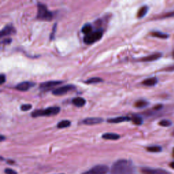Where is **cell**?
<instances>
[{
  "mask_svg": "<svg viewBox=\"0 0 174 174\" xmlns=\"http://www.w3.org/2000/svg\"><path fill=\"white\" fill-rule=\"evenodd\" d=\"M111 174H135V167L130 160L120 159L112 165Z\"/></svg>",
  "mask_w": 174,
  "mask_h": 174,
  "instance_id": "cell-1",
  "label": "cell"
},
{
  "mask_svg": "<svg viewBox=\"0 0 174 174\" xmlns=\"http://www.w3.org/2000/svg\"><path fill=\"white\" fill-rule=\"evenodd\" d=\"M36 18L40 21H51L53 18V14L48 10L46 5L42 3H37V12Z\"/></svg>",
  "mask_w": 174,
  "mask_h": 174,
  "instance_id": "cell-2",
  "label": "cell"
},
{
  "mask_svg": "<svg viewBox=\"0 0 174 174\" xmlns=\"http://www.w3.org/2000/svg\"><path fill=\"white\" fill-rule=\"evenodd\" d=\"M60 112V107L58 106H52L47 107L45 110H36L32 113V117H51V116L57 115Z\"/></svg>",
  "mask_w": 174,
  "mask_h": 174,
  "instance_id": "cell-3",
  "label": "cell"
},
{
  "mask_svg": "<svg viewBox=\"0 0 174 174\" xmlns=\"http://www.w3.org/2000/svg\"><path fill=\"white\" fill-rule=\"evenodd\" d=\"M103 31L102 29H99L92 32L91 33L87 35L84 37V42L86 44H92L99 40L103 36Z\"/></svg>",
  "mask_w": 174,
  "mask_h": 174,
  "instance_id": "cell-4",
  "label": "cell"
},
{
  "mask_svg": "<svg viewBox=\"0 0 174 174\" xmlns=\"http://www.w3.org/2000/svg\"><path fill=\"white\" fill-rule=\"evenodd\" d=\"M108 172L109 168L107 165H97L82 174H107Z\"/></svg>",
  "mask_w": 174,
  "mask_h": 174,
  "instance_id": "cell-5",
  "label": "cell"
},
{
  "mask_svg": "<svg viewBox=\"0 0 174 174\" xmlns=\"http://www.w3.org/2000/svg\"><path fill=\"white\" fill-rule=\"evenodd\" d=\"M76 88V87L74 85L72 84H67L65 85V86H63L59 88H57L56 89L53 90L52 94L54 95H63L67 93L69 91H71L74 90Z\"/></svg>",
  "mask_w": 174,
  "mask_h": 174,
  "instance_id": "cell-6",
  "label": "cell"
},
{
  "mask_svg": "<svg viewBox=\"0 0 174 174\" xmlns=\"http://www.w3.org/2000/svg\"><path fill=\"white\" fill-rule=\"evenodd\" d=\"M143 174H171L168 171L163 169H154L150 167H143L141 169Z\"/></svg>",
  "mask_w": 174,
  "mask_h": 174,
  "instance_id": "cell-7",
  "label": "cell"
},
{
  "mask_svg": "<svg viewBox=\"0 0 174 174\" xmlns=\"http://www.w3.org/2000/svg\"><path fill=\"white\" fill-rule=\"evenodd\" d=\"M63 83V81H59V80H52V81H47L42 83L40 85V88L42 91H46L51 88L57 87L58 85Z\"/></svg>",
  "mask_w": 174,
  "mask_h": 174,
  "instance_id": "cell-8",
  "label": "cell"
},
{
  "mask_svg": "<svg viewBox=\"0 0 174 174\" xmlns=\"http://www.w3.org/2000/svg\"><path fill=\"white\" fill-rule=\"evenodd\" d=\"M35 83L33 82H29V81H25V82H22L18 84L17 86L15 87V88L20 91H27L29 90L32 87H33Z\"/></svg>",
  "mask_w": 174,
  "mask_h": 174,
  "instance_id": "cell-9",
  "label": "cell"
},
{
  "mask_svg": "<svg viewBox=\"0 0 174 174\" xmlns=\"http://www.w3.org/2000/svg\"><path fill=\"white\" fill-rule=\"evenodd\" d=\"M16 33V30H15L14 26L12 25H7L4 27L1 32H0V36L3 37L4 36H10V35H12Z\"/></svg>",
  "mask_w": 174,
  "mask_h": 174,
  "instance_id": "cell-10",
  "label": "cell"
},
{
  "mask_svg": "<svg viewBox=\"0 0 174 174\" xmlns=\"http://www.w3.org/2000/svg\"><path fill=\"white\" fill-rule=\"evenodd\" d=\"M103 121V119L102 118H87L82 121V123L87 125H94L97 124L102 123Z\"/></svg>",
  "mask_w": 174,
  "mask_h": 174,
  "instance_id": "cell-11",
  "label": "cell"
},
{
  "mask_svg": "<svg viewBox=\"0 0 174 174\" xmlns=\"http://www.w3.org/2000/svg\"><path fill=\"white\" fill-rule=\"evenodd\" d=\"M161 57H162L161 53L157 52V53L152 54V55H150L149 56L143 57L140 61L142 62H152V61L158 60V59H160Z\"/></svg>",
  "mask_w": 174,
  "mask_h": 174,
  "instance_id": "cell-12",
  "label": "cell"
},
{
  "mask_svg": "<svg viewBox=\"0 0 174 174\" xmlns=\"http://www.w3.org/2000/svg\"><path fill=\"white\" fill-rule=\"evenodd\" d=\"M131 121V118L129 117H118L114 118H110L107 120V122L110 123H120L125 121Z\"/></svg>",
  "mask_w": 174,
  "mask_h": 174,
  "instance_id": "cell-13",
  "label": "cell"
},
{
  "mask_svg": "<svg viewBox=\"0 0 174 174\" xmlns=\"http://www.w3.org/2000/svg\"><path fill=\"white\" fill-rule=\"evenodd\" d=\"M158 83V79L156 77H152V78H149L144 80L142 82V84L146 87H153Z\"/></svg>",
  "mask_w": 174,
  "mask_h": 174,
  "instance_id": "cell-14",
  "label": "cell"
},
{
  "mask_svg": "<svg viewBox=\"0 0 174 174\" xmlns=\"http://www.w3.org/2000/svg\"><path fill=\"white\" fill-rule=\"evenodd\" d=\"M72 102L75 106L78 107H81L85 105V103H86V100L82 97H76L72 99Z\"/></svg>",
  "mask_w": 174,
  "mask_h": 174,
  "instance_id": "cell-15",
  "label": "cell"
},
{
  "mask_svg": "<svg viewBox=\"0 0 174 174\" xmlns=\"http://www.w3.org/2000/svg\"><path fill=\"white\" fill-rule=\"evenodd\" d=\"M120 137H121V136L119 135L113 133H107L102 135V138L109 140H117Z\"/></svg>",
  "mask_w": 174,
  "mask_h": 174,
  "instance_id": "cell-16",
  "label": "cell"
},
{
  "mask_svg": "<svg viewBox=\"0 0 174 174\" xmlns=\"http://www.w3.org/2000/svg\"><path fill=\"white\" fill-rule=\"evenodd\" d=\"M148 7L147 6H144L140 7V10H138V12L137 14V17L138 18H142L146 16V14L148 12Z\"/></svg>",
  "mask_w": 174,
  "mask_h": 174,
  "instance_id": "cell-17",
  "label": "cell"
},
{
  "mask_svg": "<svg viewBox=\"0 0 174 174\" xmlns=\"http://www.w3.org/2000/svg\"><path fill=\"white\" fill-rule=\"evenodd\" d=\"M131 121H132L135 125H140L143 123V119L142 117L137 114H133L131 118Z\"/></svg>",
  "mask_w": 174,
  "mask_h": 174,
  "instance_id": "cell-18",
  "label": "cell"
},
{
  "mask_svg": "<svg viewBox=\"0 0 174 174\" xmlns=\"http://www.w3.org/2000/svg\"><path fill=\"white\" fill-rule=\"evenodd\" d=\"M71 125V122L68 121V120H63V121H60L59 123L57 124V128L59 129H64L69 127Z\"/></svg>",
  "mask_w": 174,
  "mask_h": 174,
  "instance_id": "cell-19",
  "label": "cell"
},
{
  "mask_svg": "<svg viewBox=\"0 0 174 174\" xmlns=\"http://www.w3.org/2000/svg\"><path fill=\"white\" fill-rule=\"evenodd\" d=\"M149 103L144 99H140L135 103V106L137 108H144L148 106Z\"/></svg>",
  "mask_w": 174,
  "mask_h": 174,
  "instance_id": "cell-20",
  "label": "cell"
},
{
  "mask_svg": "<svg viewBox=\"0 0 174 174\" xmlns=\"http://www.w3.org/2000/svg\"><path fill=\"white\" fill-rule=\"evenodd\" d=\"M82 32L85 34L87 36V35L91 33V32H92V25L90 24V23H87V24H85L82 28Z\"/></svg>",
  "mask_w": 174,
  "mask_h": 174,
  "instance_id": "cell-21",
  "label": "cell"
},
{
  "mask_svg": "<svg viewBox=\"0 0 174 174\" xmlns=\"http://www.w3.org/2000/svg\"><path fill=\"white\" fill-rule=\"evenodd\" d=\"M151 35L154 37L161 38V39H167V38L169 37L168 34L161 32H152L151 33Z\"/></svg>",
  "mask_w": 174,
  "mask_h": 174,
  "instance_id": "cell-22",
  "label": "cell"
},
{
  "mask_svg": "<svg viewBox=\"0 0 174 174\" xmlns=\"http://www.w3.org/2000/svg\"><path fill=\"white\" fill-rule=\"evenodd\" d=\"M103 82V80L100 78H97V77H94V78H91L88 80L85 81V83L88 84H97V83H100Z\"/></svg>",
  "mask_w": 174,
  "mask_h": 174,
  "instance_id": "cell-23",
  "label": "cell"
},
{
  "mask_svg": "<svg viewBox=\"0 0 174 174\" xmlns=\"http://www.w3.org/2000/svg\"><path fill=\"white\" fill-rule=\"evenodd\" d=\"M146 149L150 152H159L162 150L161 147L159 146H150L147 147Z\"/></svg>",
  "mask_w": 174,
  "mask_h": 174,
  "instance_id": "cell-24",
  "label": "cell"
},
{
  "mask_svg": "<svg viewBox=\"0 0 174 174\" xmlns=\"http://www.w3.org/2000/svg\"><path fill=\"white\" fill-rule=\"evenodd\" d=\"M159 125L161 127H168L172 125V122L169 121V120H162L161 121L159 122Z\"/></svg>",
  "mask_w": 174,
  "mask_h": 174,
  "instance_id": "cell-25",
  "label": "cell"
},
{
  "mask_svg": "<svg viewBox=\"0 0 174 174\" xmlns=\"http://www.w3.org/2000/svg\"><path fill=\"white\" fill-rule=\"evenodd\" d=\"M172 17H174V10L169 12L165 14L163 16H161V17H160V18H172Z\"/></svg>",
  "mask_w": 174,
  "mask_h": 174,
  "instance_id": "cell-26",
  "label": "cell"
},
{
  "mask_svg": "<svg viewBox=\"0 0 174 174\" xmlns=\"http://www.w3.org/2000/svg\"><path fill=\"white\" fill-rule=\"evenodd\" d=\"M32 106L30 105V104H23L21 106V110L22 111H27L29 110L30 109H32Z\"/></svg>",
  "mask_w": 174,
  "mask_h": 174,
  "instance_id": "cell-27",
  "label": "cell"
},
{
  "mask_svg": "<svg viewBox=\"0 0 174 174\" xmlns=\"http://www.w3.org/2000/svg\"><path fill=\"white\" fill-rule=\"evenodd\" d=\"M4 172L6 174H18L16 171H14V169H12L10 168H7L4 170Z\"/></svg>",
  "mask_w": 174,
  "mask_h": 174,
  "instance_id": "cell-28",
  "label": "cell"
},
{
  "mask_svg": "<svg viewBox=\"0 0 174 174\" xmlns=\"http://www.w3.org/2000/svg\"><path fill=\"white\" fill-rule=\"evenodd\" d=\"M56 27H57V24H55L53 26V28H52V33L51 34V40H53L54 38H55V32H56Z\"/></svg>",
  "mask_w": 174,
  "mask_h": 174,
  "instance_id": "cell-29",
  "label": "cell"
},
{
  "mask_svg": "<svg viewBox=\"0 0 174 174\" xmlns=\"http://www.w3.org/2000/svg\"><path fill=\"white\" fill-rule=\"evenodd\" d=\"M5 82H6V76L5 75L2 74L1 76H0V83H1V84H3Z\"/></svg>",
  "mask_w": 174,
  "mask_h": 174,
  "instance_id": "cell-30",
  "label": "cell"
},
{
  "mask_svg": "<svg viewBox=\"0 0 174 174\" xmlns=\"http://www.w3.org/2000/svg\"><path fill=\"white\" fill-rule=\"evenodd\" d=\"M165 70L167 72H173L174 71V65H172V66H169L167 68H165Z\"/></svg>",
  "mask_w": 174,
  "mask_h": 174,
  "instance_id": "cell-31",
  "label": "cell"
},
{
  "mask_svg": "<svg viewBox=\"0 0 174 174\" xmlns=\"http://www.w3.org/2000/svg\"><path fill=\"white\" fill-rule=\"evenodd\" d=\"M163 105H161V104H158V105H157L155 107H154V110H161L162 108H163Z\"/></svg>",
  "mask_w": 174,
  "mask_h": 174,
  "instance_id": "cell-32",
  "label": "cell"
},
{
  "mask_svg": "<svg viewBox=\"0 0 174 174\" xmlns=\"http://www.w3.org/2000/svg\"><path fill=\"white\" fill-rule=\"evenodd\" d=\"M12 42V40H10V39H8V38H7V39H6V40H4L3 41H2V43L3 44H10V42Z\"/></svg>",
  "mask_w": 174,
  "mask_h": 174,
  "instance_id": "cell-33",
  "label": "cell"
},
{
  "mask_svg": "<svg viewBox=\"0 0 174 174\" xmlns=\"http://www.w3.org/2000/svg\"><path fill=\"white\" fill-rule=\"evenodd\" d=\"M170 167H171V168H172L173 169H174V161L172 162V163H170Z\"/></svg>",
  "mask_w": 174,
  "mask_h": 174,
  "instance_id": "cell-34",
  "label": "cell"
},
{
  "mask_svg": "<svg viewBox=\"0 0 174 174\" xmlns=\"http://www.w3.org/2000/svg\"><path fill=\"white\" fill-rule=\"evenodd\" d=\"M9 161H7V163L9 164H13L14 163V161H13L12 160H8Z\"/></svg>",
  "mask_w": 174,
  "mask_h": 174,
  "instance_id": "cell-35",
  "label": "cell"
},
{
  "mask_svg": "<svg viewBox=\"0 0 174 174\" xmlns=\"http://www.w3.org/2000/svg\"><path fill=\"white\" fill-rule=\"evenodd\" d=\"M3 140H5V137H3V135H1V141L2 142Z\"/></svg>",
  "mask_w": 174,
  "mask_h": 174,
  "instance_id": "cell-36",
  "label": "cell"
},
{
  "mask_svg": "<svg viewBox=\"0 0 174 174\" xmlns=\"http://www.w3.org/2000/svg\"><path fill=\"white\" fill-rule=\"evenodd\" d=\"M173 156L174 157V148H173Z\"/></svg>",
  "mask_w": 174,
  "mask_h": 174,
  "instance_id": "cell-37",
  "label": "cell"
},
{
  "mask_svg": "<svg viewBox=\"0 0 174 174\" xmlns=\"http://www.w3.org/2000/svg\"><path fill=\"white\" fill-rule=\"evenodd\" d=\"M173 58H174V52H173Z\"/></svg>",
  "mask_w": 174,
  "mask_h": 174,
  "instance_id": "cell-38",
  "label": "cell"
},
{
  "mask_svg": "<svg viewBox=\"0 0 174 174\" xmlns=\"http://www.w3.org/2000/svg\"><path fill=\"white\" fill-rule=\"evenodd\" d=\"M173 135H174V132H173Z\"/></svg>",
  "mask_w": 174,
  "mask_h": 174,
  "instance_id": "cell-39",
  "label": "cell"
}]
</instances>
